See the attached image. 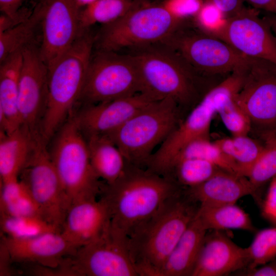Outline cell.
<instances>
[{"label": "cell", "mask_w": 276, "mask_h": 276, "mask_svg": "<svg viewBox=\"0 0 276 276\" xmlns=\"http://www.w3.org/2000/svg\"><path fill=\"white\" fill-rule=\"evenodd\" d=\"M224 41L244 56L265 59L276 64V40L259 11L243 7L225 18L212 35Z\"/></svg>", "instance_id": "obj_15"}, {"label": "cell", "mask_w": 276, "mask_h": 276, "mask_svg": "<svg viewBox=\"0 0 276 276\" xmlns=\"http://www.w3.org/2000/svg\"><path fill=\"white\" fill-rule=\"evenodd\" d=\"M262 215L276 226V176L271 180L265 199L262 202Z\"/></svg>", "instance_id": "obj_39"}, {"label": "cell", "mask_w": 276, "mask_h": 276, "mask_svg": "<svg viewBox=\"0 0 276 276\" xmlns=\"http://www.w3.org/2000/svg\"><path fill=\"white\" fill-rule=\"evenodd\" d=\"M236 95L223 104L217 113L233 136L246 135L250 131L252 122L246 112L236 102Z\"/></svg>", "instance_id": "obj_36"}, {"label": "cell", "mask_w": 276, "mask_h": 276, "mask_svg": "<svg viewBox=\"0 0 276 276\" xmlns=\"http://www.w3.org/2000/svg\"><path fill=\"white\" fill-rule=\"evenodd\" d=\"M190 158L204 159L222 170L241 175L237 166L223 153L215 142H211L208 137H202L196 139L185 146L171 160L162 175L165 174L174 163Z\"/></svg>", "instance_id": "obj_29"}, {"label": "cell", "mask_w": 276, "mask_h": 276, "mask_svg": "<svg viewBox=\"0 0 276 276\" xmlns=\"http://www.w3.org/2000/svg\"><path fill=\"white\" fill-rule=\"evenodd\" d=\"M218 8L225 18L238 12L244 6L243 0H203Z\"/></svg>", "instance_id": "obj_41"}, {"label": "cell", "mask_w": 276, "mask_h": 276, "mask_svg": "<svg viewBox=\"0 0 276 276\" xmlns=\"http://www.w3.org/2000/svg\"><path fill=\"white\" fill-rule=\"evenodd\" d=\"M94 38L84 31L48 67V95L40 133L48 144L74 112L92 57Z\"/></svg>", "instance_id": "obj_4"}, {"label": "cell", "mask_w": 276, "mask_h": 276, "mask_svg": "<svg viewBox=\"0 0 276 276\" xmlns=\"http://www.w3.org/2000/svg\"><path fill=\"white\" fill-rule=\"evenodd\" d=\"M220 169L204 159L185 158L172 164L164 176L183 188H189L205 182Z\"/></svg>", "instance_id": "obj_30"}, {"label": "cell", "mask_w": 276, "mask_h": 276, "mask_svg": "<svg viewBox=\"0 0 276 276\" xmlns=\"http://www.w3.org/2000/svg\"><path fill=\"white\" fill-rule=\"evenodd\" d=\"M141 79L142 91L156 100H173L180 107L200 96L204 80L210 78L194 69L163 43L130 50Z\"/></svg>", "instance_id": "obj_3"}, {"label": "cell", "mask_w": 276, "mask_h": 276, "mask_svg": "<svg viewBox=\"0 0 276 276\" xmlns=\"http://www.w3.org/2000/svg\"><path fill=\"white\" fill-rule=\"evenodd\" d=\"M215 142L237 166L240 174L244 176L263 148V145L247 135L220 139Z\"/></svg>", "instance_id": "obj_32"}, {"label": "cell", "mask_w": 276, "mask_h": 276, "mask_svg": "<svg viewBox=\"0 0 276 276\" xmlns=\"http://www.w3.org/2000/svg\"><path fill=\"white\" fill-rule=\"evenodd\" d=\"M78 5L81 8L82 7H86L97 0H75Z\"/></svg>", "instance_id": "obj_45"}, {"label": "cell", "mask_w": 276, "mask_h": 276, "mask_svg": "<svg viewBox=\"0 0 276 276\" xmlns=\"http://www.w3.org/2000/svg\"><path fill=\"white\" fill-rule=\"evenodd\" d=\"M128 237L109 227L97 239L77 248L57 268L59 275L139 276L130 257Z\"/></svg>", "instance_id": "obj_9"}, {"label": "cell", "mask_w": 276, "mask_h": 276, "mask_svg": "<svg viewBox=\"0 0 276 276\" xmlns=\"http://www.w3.org/2000/svg\"><path fill=\"white\" fill-rule=\"evenodd\" d=\"M163 1V0H162Z\"/></svg>", "instance_id": "obj_47"}, {"label": "cell", "mask_w": 276, "mask_h": 276, "mask_svg": "<svg viewBox=\"0 0 276 276\" xmlns=\"http://www.w3.org/2000/svg\"><path fill=\"white\" fill-rule=\"evenodd\" d=\"M249 264L246 269L262 266L276 258V226L260 230L247 247Z\"/></svg>", "instance_id": "obj_35"}, {"label": "cell", "mask_w": 276, "mask_h": 276, "mask_svg": "<svg viewBox=\"0 0 276 276\" xmlns=\"http://www.w3.org/2000/svg\"><path fill=\"white\" fill-rule=\"evenodd\" d=\"M238 70L242 80L235 97L252 123L269 127L276 124V64L245 56Z\"/></svg>", "instance_id": "obj_13"}, {"label": "cell", "mask_w": 276, "mask_h": 276, "mask_svg": "<svg viewBox=\"0 0 276 276\" xmlns=\"http://www.w3.org/2000/svg\"><path fill=\"white\" fill-rule=\"evenodd\" d=\"M182 189L172 179L128 164L116 181L102 182L98 196L108 208L111 224L128 237Z\"/></svg>", "instance_id": "obj_2"}, {"label": "cell", "mask_w": 276, "mask_h": 276, "mask_svg": "<svg viewBox=\"0 0 276 276\" xmlns=\"http://www.w3.org/2000/svg\"><path fill=\"white\" fill-rule=\"evenodd\" d=\"M110 224L109 211L102 200L97 198L84 199L71 205L61 234L78 248L99 238Z\"/></svg>", "instance_id": "obj_20"}, {"label": "cell", "mask_w": 276, "mask_h": 276, "mask_svg": "<svg viewBox=\"0 0 276 276\" xmlns=\"http://www.w3.org/2000/svg\"><path fill=\"white\" fill-rule=\"evenodd\" d=\"M162 43L177 53L199 73L209 77L231 75L245 58L227 43L201 31L189 20Z\"/></svg>", "instance_id": "obj_10"}, {"label": "cell", "mask_w": 276, "mask_h": 276, "mask_svg": "<svg viewBox=\"0 0 276 276\" xmlns=\"http://www.w3.org/2000/svg\"><path fill=\"white\" fill-rule=\"evenodd\" d=\"M55 135L49 153L71 205L97 198L103 181L92 168L87 140L74 112Z\"/></svg>", "instance_id": "obj_6"}, {"label": "cell", "mask_w": 276, "mask_h": 276, "mask_svg": "<svg viewBox=\"0 0 276 276\" xmlns=\"http://www.w3.org/2000/svg\"><path fill=\"white\" fill-rule=\"evenodd\" d=\"M179 106L170 98L157 100L107 135L127 162L146 168L153 150L179 124Z\"/></svg>", "instance_id": "obj_5"}, {"label": "cell", "mask_w": 276, "mask_h": 276, "mask_svg": "<svg viewBox=\"0 0 276 276\" xmlns=\"http://www.w3.org/2000/svg\"><path fill=\"white\" fill-rule=\"evenodd\" d=\"M40 140L22 127L10 133L0 131L1 181L18 177Z\"/></svg>", "instance_id": "obj_24"}, {"label": "cell", "mask_w": 276, "mask_h": 276, "mask_svg": "<svg viewBox=\"0 0 276 276\" xmlns=\"http://www.w3.org/2000/svg\"><path fill=\"white\" fill-rule=\"evenodd\" d=\"M154 100L139 93L130 96L85 105L75 112L78 125L87 140L115 131Z\"/></svg>", "instance_id": "obj_17"}, {"label": "cell", "mask_w": 276, "mask_h": 276, "mask_svg": "<svg viewBox=\"0 0 276 276\" xmlns=\"http://www.w3.org/2000/svg\"><path fill=\"white\" fill-rule=\"evenodd\" d=\"M140 2L137 0H97L84 7L80 14L82 31L96 24L112 23L129 12Z\"/></svg>", "instance_id": "obj_28"}, {"label": "cell", "mask_w": 276, "mask_h": 276, "mask_svg": "<svg viewBox=\"0 0 276 276\" xmlns=\"http://www.w3.org/2000/svg\"><path fill=\"white\" fill-rule=\"evenodd\" d=\"M90 164L97 176L111 183L124 173L128 163L116 144L107 136H96L86 140Z\"/></svg>", "instance_id": "obj_25"}, {"label": "cell", "mask_w": 276, "mask_h": 276, "mask_svg": "<svg viewBox=\"0 0 276 276\" xmlns=\"http://www.w3.org/2000/svg\"><path fill=\"white\" fill-rule=\"evenodd\" d=\"M259 156L249 169L246 177L258 193L265 183L276 176V134L269 132Z\"/></svg>", "instance_id": "obj_34"}, {"label": "cell", "mask_w": 276, "mask_h": 276, "mask_svg": "<svg viewBox=\"0 0 276 276\" xmlns=\"http://www.w3.org/2000/svg\"><path fill=\"white\" fill-rule=\"evenodd\" d=\"M240 83L239 76L232 74L210 89L152 154L146 168L162 175L171 160L187 144L197 139L209 138L213 118L223 103L236 95Z\"/></svg>", "instance_id": "obj_8"}, {"label": "cell", "mask_w": 276, "mask_h": 276, "mask_svg": "<svg viewBox=\"0 0 276 276\" xmlns=\"http://www.w3.org/2000/svg\"><path fill=\"white\" fill-rule=\"evenodd\" d=\"M273 131H274V132L275 133V134H276V129H275V130H274Z\"/></svg>", "instance_id": "obj_46"}, {"label": "cell", "mask_w": 276, "mask_h": 276, "mask_svg": "<svg viewBox=\"0 0 276 276\" xmlns=\"http://www.w3.org/2000/svg\"><path fill=\"white\" fill-rule=\"evenodd\" d=\"M257 10L276 15V0H243Z\"/></svg>", "instance_id": "obj_43"}, {"label": "cell", "mask_w": 276, "mask_h": 276, "mask_svg": "<svg viewBox=\"0 0 276 276\" xmlns=\"http://www.w3.org/2000/svg\"><path fill=\"white\" fill-rule=\"evenodd\" d=\"M18 108L21 127L36 139L41 137V125L45 108L48 68L39 50L30 44L22 50Z\"/></svg>", "instance_id": "obj_16"}, {"label": "cell", "mask_w": 276, "mask_h": 276, "mask_svg": "<svg viewBox=\"0 0 276 276\" xmlns=\"http://www.w3.org/2000/svg\"><path fill=\"white\" fill-rule=\"evenodd\" d=\"M35 8L40 16L42 33L39 51L48 68L83 32L80 24V7L75 0H39Z\"/></svg>", "instance_id": "obj_14"}, {"label": "cell", "mask_w": 276, "mask_h": 276, "mask_svg": "<svg viewBox=\"0 0 276 276\" xmlns=\"http://www.w3.org/2000/svg\"><path fill=\"white\" fill-rule=\"evenodd\" d=\"M47 146L41 140L37 143L18 178L28 188L43 217L62 229L71 203Z\"/></svg>", "instance_id": "obj_12"}, {"label": "cell", "mask_w": 276, "mask_h": 276, "mask_svg": "<svg viewBox=\"0 0 276 276\" xmlns=\"http://www.w3.org/2000/svg\"><path fill=\"white\" fill-rule=\"evenodd\" d=\"M200 204L185 188L168 199L128 237L131 260L139 276H157Z\"/></svg>", "instance_id": "obj_1"}, {"label": "cell", "mask_w": 276, "mask_h": 276, "mask_svg": "<svg viewBox=\"0 0 276 276\" xmlns=\"http://www.w3.org/2000/svg\"><path fill=\"white\" fill-rule=\"evenodd\" d=\"M136 65L128 53L101 51L92 56L79 101L97 104L142 93Z\"/></svg>", "instance_id": "obj_11"}, {"label": "cell", "mask_w": 276, "mask_h": 276, "mask_svg": "<svg viewBox=\"0 0 276 276\" xmlns=\"http://www.w3.org/2000/svg\"><path fill=\"white\" fill-rule=\"evenodd\" d=\"M186 21L172 16L160 3L140 2L124 16L104 25L99 45L101 51L119 52L163 43Z\"/></svg>", "instance_id": "obj_7"}, {"label": "cell", "mask_w": 276, "mask_h": 276, "mask_svg": "<svg viewBox=\"0 0 276 276\" xmlns=\"http://www.w3.org/2000/svg\"><path fill=\"white\" fill-rule=\"evenodd\" d=\"M225 18L223 13L215 6L203 2L199 10L192 19L193 24L200 30L212 35Z\"/></svg>", "instance_id": "obj_37"}, {"label": "cell", "mask_w": 276, "mask_h": 276, "mask_svg": "<svg viewBox=\"0 0 276 276\" xmlns=\"http://www.w3.org/2000/svg\"><path fill=\"white\" fill-rule=\"evenodd\" d=\"M185 190L200 205L235 204L248 195L260 201L246 177L221 169L202 183Z\"/></svg>", "instance_id": "obj_21"}, {"label": "cell", "mask_w": 276, "mask_h": 276, "mask_svg": "<svg viewBox=\"0 0 276 276\" xmlns=\"http://www.w3.org/2000/svg\"><path fill=\"white\" fill-rule=\"evenodd\" d=\"M239 273L246 276H276V258L264 265L244 269Z\"/></svg>", "instance_id": "obj_42"}, {"label": "cell", "mask_w": 276, "mask_h": 276, "mask_svg": "<svg viewBox=\"0 0 276 276\" xmlns=\"http://www.w3.org/2000/svg\"><path fill=\"white\" fill-rule=\"evenodd\" d=\"M12 262L34 263L47 269H56L64 259L77 249L59 233L17 239L4 235L1 242Z\"/></svg>", "instance_id": "obj_18"}, {"label": "cell", "mask_w": 276, "mask_h": 276, "mask_svg": "<svg viewBox=\"0 0 276 276\" xmlns=\"http://www.w3.org/2000/svg\"><path fill=\"white\" fill-rule=\"evenodd\" d=\"M1 231L13 238H29L49 233H61V229L36 216H12L0 215Z\"/></svg>", "instance_id": "obj_33"}, {"label": "cell", "mask_w": 276, "mask_h": 276, "mask_svg": "<svg viewBox=\"0 0 276 276\" xmlns=\"http://www.w3.org/2000/svg\"><path fill=\"white\" fill-rule=\"evenodd\" d=\"M247 247L236 244L222 231L206 234L192 276H222L247 268Z\"/></svg>", "instance_id": "obj_19"}, {"label": "cell", "mask_w": 276, "mask_h": 276, "mask_svg": "<svg viewBox=\"0 0 276 276\" xmlns=\"http://www.w3.org/2000/svg\"><path fill=\"white\" fill-rule=\"evenodd\" d=\"M0 215L43 217L28 188L18 177L1 181Z\"/></svg>", "instance_id": "obj_27"}, {"label": "cell", "mask_w": 276, "mask_h": 276, "mask_svg": "<svg viewBox=\"0 0 276 276\" xmlns=\"http://www.w3.org/2000/svg\"><path fill=\"white\" fill-rule=\"evenodd\" d=\"M203 3V0H163L160 3L174 17L187 20L196 15Z\"/></svg>", "instance_id": "obj_38"}, {"label": "cell", "mask_w": 276, "mask_h": 276, "mask_svg": "<svg viewBox=\"0 0 276 276\" xmlns=\"http://www.w3.org/2000/svg\"><path fill=\"white\" fill-rule=\"evenodd\" d=\"M206 232L196 216L167 258L157 276H192Z\"/></svg>", "instance_id": "obj_23"}, {"label": "cell", "mask_w": 276, "mask_h": 276, "mask_svg": "<svg viewBox=\"0 0 276 276\" xmlns=\"http://www.w3.org/2000/svg\"><path fill=\"white\" fill-rule=\"evenodd\" d=\"M39 23H40V16L34 7L26 18L7 28L0 29L1 63L29 45L28 43Z\"/></svg>", "instance_id": "obj_31"}, {"label": "cell", "mask_w": 276, "mask_h": 276, "mask_svg": "<svg viewBox=\"0 0 276 276\" xmlns=\"http://www.w3.org/2000/svg\"><path fill=\"white\" fill-rule=\"evenodd\" d=\"M263 18L269 25L276 40V15L266 12Z\"/></svg>", "instance_id": "obj_44"}, {"label": "cell", "mask_w": 276, "mask_h": 276, "mask_svg": "<svg viewBox=\"0 0 276 276\" xmlns=\"http://www.w3.org/2000/svg\"><path fill=\"white\" fill-rule=\"evenodd\" d=\"M24 0H0V10L13 25L24 18H20V8Z\"/></svg>", "instance_id": "obj_40"}, {"label": "cell", "mask_w": 276, "mask_h": 276, "mask_svg": "<svg viewBox=\"0 0 276 276\" xmlns=\"http://www.w3.org/2000/svg\"><path fill=\"white\" fill-rule=\"evenodd\" d=\"M22 50L9 56L0 67V131L10 133L21 127L18 108Z\"/></svg>", "instance_id": "obj_22"}, {"label": "cell", "mask_w": 276, "mask_h": 276, "mask_svg": "<svg viewBox=\"0 0 276 276\" xmlns=\"http://www.w3.org/2000/svg\"><path fill=\"white\" fill-rule=\"evenodd\" d=\"M196 217L207 231L227 229L255 231L248 214L236 203L214 206L200 205Z\"/></svg>", "instance_id": "obj_26"}]
</instances>
